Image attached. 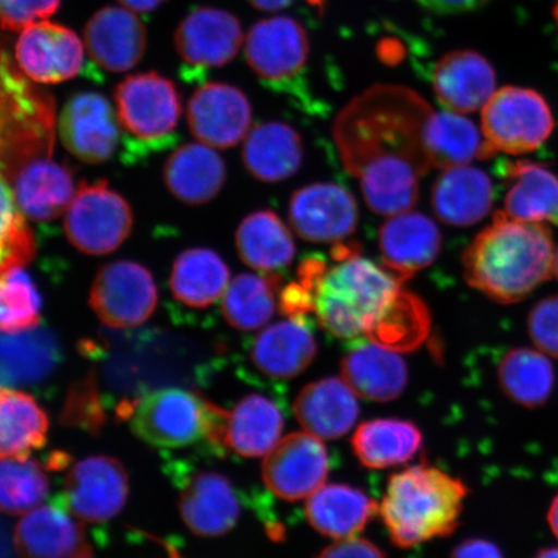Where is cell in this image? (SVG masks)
<instances>
[{
    "instance_id": "cell-1",
    "label": "cell",
    "mask_w": 558,
    "mask_h": 558,
    "mask_svg": "<svg viewBox=\"0 0 558 558\" xmlns=\"http://www.w3.org/2000/svg\"><path fill=\"white\" fill-rule=\"evenodd\" d=\"M434 109L414 90L375 86L355 97L333 123L341 162L360 180L375 214L410 211L418 199V180L430 169L425 144Z\"/></svg>"
},
{
    "instance_id": "cell-2",
    "label": "cell",
    "mask_w": 558,
    "mask_h": 558,
    "mask_svg": "<svg viewBox=\"0 0 558 558\" xmlns=\"http://www.w3.org/2000/svg\"><path fill=\"white\" fill-rule=\"evenodd\" d=\"M553 233L544 222L520 221L504 211L465 248V282L499 304L522 302L554 276Z\"/></svg>"
},
{
    "instance_id": "cell-3",
    "label": "cell",
    "mask_w": 558,
    "mask_h": 558,
    "mask_svg": "<svg viewBox=\"0 0 558 558\" xmlns=\"http://www.w3.org/2000/svg\"><path fill=\"white\" fill-rule=\"evenodd\" d=\"M332 262L306 257L300 264L298 281L310 291L313 314L324 330L344 340L367 337L402 290V282L361 254Z\"/></svg>"
},
{
    "instance_id": "cell-4",
    "label": "cell",
    "mask_w": 558,
    "mask_h": 558,
    "mask_svg": "<svg viewBox=\"0 0 558 558\" xmlns=\"http://www.w3.org/2000/svg\"><path fill=\"white\" fill-rule=\"evenodd\" d=\"M469 487L462 480L427 464L390 477L380 513L390 539L400 548L416 547L456 532Z\"/></svg>"
},
{
    "instance_id": "cell-5",
    "label": "cell",
    "mask_w": 558,
    "mask_h": 558,
    "mask_svg": "<svg viewBox=\"0 0 558 558\" xmlns=\"http://www.w3.org/2000/svg\"><path fill=\"white\" fill-rule=\"evenodd\" d=\"M120 415L155 448H186L204 438L218 448L225 446L227 411L184 389H159L122 403Z\"/></svg>"
},
{
    "instance_id": "cell-6",
    "label": "cell",
    "mask_w": 558,
    "mask_h": 558,
    "mask_svg": "<svg viewBox=\"0 0 558 558\" xmlns=\"http://www.w3.org/2000/svg\"><path fill=\"white\" fill-rule=\"evenodd\" d=\"M3 52L2 107H3V169L11 177L21 167L50 155L53 135V102L50 95L31 85L25 74Z\"/></svg>"
},
{
    "instance_id": "cell-7",
    "label": "cell",
    "mask_w": 558,
    "mask_h": 558,
    "mask_svg": "<svg viewBox=\"0 0 558 558\" xmlns=\"http://www.w3.org/2000/svg\"><path fill=\"white\" fill-rule=\"evenodd\" d=\"M481 129L494 155H526L553 135L555 120L544 97L534 89L508 86L495 93L481 114Z\"/></svg>"
},
{
    "instance_id": "cell-8",
    "label": "cell",
    "mask_w": 558,
    "mask_h": 558,
    "mask_svg": "<svg viewBox=\"0 0 558 558\" xmlns=\"http://www.w3.org/2000/svg\"><path fill=\"white\" fill-rule=\"evenodd\" d=\"M134 227L131 206L107 181H83L66 209L64 230L70 243L86 255H108L129 239Z\"/></svg>"
},
{
    "instance_id": "cell-9",
    "label": "cell",
    "mask_w": 558,
    "mask_h": 558,
    "mask_svg": "<svg viewBox=\"0 0 558 558\" xmlns=\"http://www.w3.org/2000/svg\"><path fill=\"white\" fill-rule=\"evenodd\" d=\"M158 290L150 271L134 262L105 265L94 279L89 305L104 325L131 329L155 313Z\"/></svg>"
},
{
    "instance_id": "cell-10",
    "label": "cell",
    "mask_w": 558,
    "mask_h": 558,
    "mask_svg": "<svg viewBox=\"0 0 558 558\" xmlns=\"http://www.w3.org/2000/svg\"><path fill=\"white\" fill-rule=\"evenodd\" d=\"M310 40L294 19L279 16L251 27L246 59L253 72L275 89L290 90L303 78Z\"/></svg>"
},
{
    "instance_id": "cell-11",
    "label": "cell",
    "mask_w": 558,
    "mask_h": 558,
    "mask_svg": "<svg viewBox=\"0 0 558 558\" xmlns=\"http://www.w3.org/2000/svg\"><path fill=\"white\" fill-rule=\"evenodd\" d=\"M122 129L142 142H159L172 134L181 116L173 83L158 73L130 75L114 94Z\"/></svg>"
},
{
    "instance_id": "cell-12",
    "label": "cell",
    "mask_w": 558,
    "mask_h": 558,
    "mask_svg": "<svg viewBox=\"0 0 558 558\" xmlns=\"http://www.w3.org/2000/svg\"><path fill=\"white\" fill-rule=\"evenodd\" d=\"M129 488L128 472L121 462L110 457H90L69 472L64 492L54 504L82 521L105 522L122 511Z\"/></svg>"
},
{
    "instance_id": "cell-13",
    "label": "cell",
    "mask_w": 558,
    "mask_h": 558,
    "mask_svg": "<svg viewBox=\"0 0 558 558\" xmlns=\"http://www.w3.org/2000/svg\"><path fill=\"white\" fill-rule=\"evenodd\" d=\"M330 472L329 451L320 438L292 434L279 441L263 463V480L278 498L296 501L323 487Z\"/></svg>"
},
{
    "instance_id": "cell-14",
    "label": "cell",
    "mask_w": 558,
    "mask_h": 558,
    "mask_svg": "<svg viewBox=\"0 0 558 558\" xmlns=\"http://www.w3.org/2000/svg\"><path fill=\"white\" fill-rule=\"evenodd\" d=\"M62 144L82 162L97 165L113 157L121 136V122L107 97L81 93L70 97L61 111Z\"/></svg>"
},
{
    "instance_id": "cell-15",
    "label": "cell",
    "mask_w": 558,
    "mask_h": 558,
    "mask_svg": "<svg viewBox=\"0 0 558 558\" xmlns=\"http://www.w3.org/2000/svg\"><path fill=\"white\" fill-rule=\"evenodd\" d=\"M290 222L303 240L338 243L359 226V205L345 187L333 183L306 185L292 194Z\"/></svg>"
},
{
    "instance_id": "cell-16",
    "label": "cell",
    "mask_w": 558,
    "mask_h": 558,
    "mask_svg": "<svg viewBox=\"0 0 558 558\" xmlns=\"http://www.w3.org/2000/svg\"><path fill=\"white\" fill-rule=\"evenodd\" d=\"M253 108L241 89L225 83H206L187 104V123L201 144L233 148L248 134Z\"/></svg>"
},
{
    "instance_id": "cell-17",
    "label": "cell",
    "mask_w": 558,
    "mask_h": 558,
    "mask_svg": "<svg viewBox=\"0 0 558 558\" xmlns=\"http://www.w3.org/2000/svg\"><path fill=\"white\" fill-rule=\"evenodd\" d=\"M15 56L27 78L47 85L74 78L85 62V50L76 34L48 21L27 26L21 33Z\"/></svg>"
},
{
    "instance_id": "cell-18",
    "label": "cell",
    "mask_w": 558,
    "mask_h": 558,
    "mask_svg": "<svg viewBox=\"0 0 558 558\" xmlns=\"http://www.w3.org/2000/svg\"><path fill=\"white\" fill-rule=\"evenodd\" d=\"M243 41L239 19L216 9H197L190 13L174 33V46L184 64L195 69L229 64Z\"/></svg>"
},
{
    "instance_id": "cell-19",
    "label": "cell",
    "mask_w": 558,
    "mask_h": 558,
    "mask_svg": "<svg viewBox=\"0 0 558 558\" xmlns=\"http://www.w3.org/2000/svg\"><path fill=\"white\" fill-rule=\"evenodd\" d=\"M379 248L383 267L403 283L436 262L442 235L428 216L407 211L389 216L384 222Z\"/></svg>"
},
{
    "instance_id": "cell-20",
    "label": "cell",
    "mask_w": 558,
    "mask_h": 558,
    "mask_svg": "<svg viewBox=\"0 0 558 558\" xmlns=\"http://www.w3.org/2000/svg\"><path fill=\"white\" fill-rule=\"evenodd\" d=\"M179 509L191 532L204 538L225 535L240 519L239 493L220 473L201 471L181 486Z\"/></svg>"
},
{
    "instance_id": "cell-21",
    "label": "cell",
    "mask_w": 558,
    "mask_h": 558,
    "mask_svg": "<svg viewBox=\"0 0 558 558\" xmlns=\"http://www.w3.org/2000/svg\"><path fill=\"white\" fill-rule=\"evenodd\" d=\"M430 75L432 87L439 104L446 110L459 114L483 109L497 86L490 62L474 51L444 54Z\"/></svg>"
},
{
    "instance_id": "cell-22",
    "label": "cell",
    "mask_w": 558,
    "mask_h": 558,
    "mask_svg": "<svg viewBox=\"0 0 558 558\" xmlns=\"http://www.w3.org/2000/svg\"><path fill=\"white\" fill-rule=\"evenodd\" d=\"M89 58L110 73H123L138 64L146 50L142 21L124 7H105L85 27Z\"/></svg>"
},
{
    "instance_id": "cell-23",
    "label": "cell",
    "mask_w": 558,
    "mask_h": 558,
    "mask_svg": "<svg viewBox=\"0 0 558 558\" xmlns=\"http://www.w3.org/2000/svg\"><path fill=\"white\" fill-rule=\"evenodd\" d=\"M12 181V197L20 211L38 222L60 218L75 195L72 171L48 157L21 167Z\"/></svg>"
},
{
    "instance_id": "cell-24",
    "label": "cell",
    "mask_w": 558,
    "mask_h": 558,
    "mask_svg": "<svg viewBox=\"0 0 558 558\" xmlns=\"http://www.w3.org/2000/svg\"><path fill=\"white\" fill-rule=\"evenodd\" d=\"M15 546L21 558H72L90 550L81 523L58 504L26 513L15 529Z\"/></svg>"
},
{
    "instance_id": "cell-25",
    "label": "cell",
    "mask_w": 558,
    "mask_h": 558,
    "mask_svg": "<svg viewBox=\"0 0 558 558\" xmlns=\"http://www.w3.org/2000/svg\"><path fill=\"white\" fill-rule=\"evenodd\" d=\"M296 418L308 434L335 439L348 434L360 415L354 390L344 379L326 378L308 384L294 403Z\"/></svg>"
},
{
    "instance_id": "cell-26",
    "label": "cell",
    "mask_w": 558,
    "mask_h": 558,
    "mask_svg": "<svg viewBox=\"0 0 558 558\" xmlns=\"http://www.w3.org/2000/svg\"><path fill=\"white\" fill-rule=\"evenodd\" d=\"M305 320L289 318L257 335L250 357L260 373L269 378L291 379L311 366L318 347Z\"/></svg>"
},
{
    "instance_id": "cell-27",
    "label": "cell",
    "mask_w": 558,
    "mask_h": 558,
    "mask_svg": "<svg viewBox=\"0 0 558 558\" xmlns=\"http://www.w3.org/2000/svg\"><path fill=\"white\" fill-rule=\"evenodd\" d=\"M341 375L355 395L375 402L399 399L409 380L408 366L400 355L372 340L344 355Z\"/></svg>"
},
{
    "instance_id": "cell-28",
    "label": "cell",
    "mask_w": 558,
    "mask_h": 558,
    "mask_svg": "<svg viewBox=\"0 0 558 558\" xmlns=\"http://www.w3.org/2000/svg\"><path fill=\"white\" fill-rule=\"evenodd\" d=\"M494 186L487 173L471 166L439 174L432 191V207L445 225L466 228L492 211Z\"/></svg>"
},
{
    "instance_id": "cell-29",
    "label": "cell",
    "mask_w": 558,
    "mask_h": 558,
    "mask_svg": "<svg viewBox=\"0 0 558 558\" xmlns=\"http://www.w3.org/2000/svg\"><path fill=\"white\" fill-rule=\"evenodd\" d=\"M163 177L174 198L185 205L201 206L220 193L226 184L227 167L211 146L186 144L167 159Z\"/></svg>"
},
{
    "instance_id": "cell-30",
    "label": "cell",
    "mask_w": 558,
    "mask_h": 558,
    "mask_svg": "<svg viewBox=\"0 0 558 558\" xmlns=\"http://www.w3.org/2000/svg\"><path fill=\"white\" fill-rule=\"evenodd\" d=\"M508 183L504 213L514 220L558 226V179L546 166L514 160L501 166Z\"/></svg>"
},
{
    "instance_id": "cell-31",
    "label": "cell",
    "mask_w": 558,
    "mask_h": 558,
    "mask_svg": "<svg viewBox=\"0 0 558 558\" xmlns=\"http://www.w3.org/2000/svg\"><path fill=\"white\" fill-rule=\"evenodd\" d=\"M379 509L360 488L345 484L324 485L305 504L311 526L338 541L359 535Z\"/></svg>"
},
{
    "instance_id": "cell-32",
    "label": "cell",
    "mask_w": 558,
    "mask_h": 558,
    "mask_svg": "<svg viewBox=\"0 0 558 558\" xmlns=\"http://www.w3.org/2000/svg\"><path fill=\"white\" fill-rule=\"evenodd\" d=\"M304 158L302 136L291 125L268 122L256 125L244 140L246 170L264 183H278L299 171Z\"/></svg>"
},
{
    "instance_id": "cell-33",
    "label": "cell",
    "mask_w": 558,
    "mask_h": 558,
    "mask_svg": "<svg viewBox=\"0 0 558 558\" xmlns=\"http://www.w3.org/2000/svg\"><path fill=\"white\" fill-rule=\"evenodd\" d=\"M283 427V414L275 401L259 393L250 395L228 413L225 446L241 457L268 456Z\"/></svg>"
},
{
    "instance_id": "cell-34",
    "label": "cell",
    "mask_w": 558,
    "mask_h": 558,
    "mask_svg": "<svg viewBox=\"0 0 558 558\" xmlns=\"http://www.w3.org/2000/svg\"><path fill=\"white\" fill-rule=\"evenodd\" d=\"M235 247L247 267L277 274L294 260L295 242L290 229L274 211L262 209L244 218L236 229Z\"/></svg>"
},
{
    "instance_id": "cell-35",
    "label": "cell",
    "mask_w": 558,
    "mask_h": 558,
    "mask_svg": "<svg viewBox=\"0 0 558 558\" xmlns=\"http://www.w3.org/2000/svg\"><path fill=\"white\" fill-rule=\"evenodd\" d=\"M230 270L219 254L209 248H191L172 265L170 289L174 299L194 310H205L225 296Z\"/></svg>"
},
{
    "instance_id": "cell-36",
    "label": "cell",
    "mask_w": 558,
    "mask_h": 558,
    "mask_svg": "<svg viewBox=\"0 0 558 558\" xmlns=\"http://www.w3.org/2000/svg\"><path fill=\"white\" fill-rule=\"evenodd\" d=\"M423 445L421 429L403 418H375L361 424L352 438V449L369 470H386L408 463Z\"/></svg>"
},
{
    "instance_id": "cell-37",
    "label": "cell",
    "mask_w": 558,
    "mask_h": 558,
    "mask_svg": "<svg viewBox=\"0 0 558 558\" xmlns=\"http://www.w3.org/2000/svg\"><path fill=\"white\" fill-rule=\"evenodd\" d=\"M425 144L430 166L442 171L495 156L477 125L453 111L432 114Z\"/></svg>"
},
{
    "instance_id": "cell-38",
    "label": "cell",
    "mask_w": 558,
    "mask_h": 558,
    "mask_svg": "<svg viewBox=\"0 0 558 558\" xmlns=\"http://www.w3.org/2000/svg\"><path fill=\"white\" fill-rule=\"evenodd\" d=\"M48 422L45 410L32 396L15 388L0 395V453L2 458H29L47 442Z\"/></svg>"
},
{
    "instance_id": "cell-39",
    "label": "cell",
    "mask_w": 558,
    "mask_h": 558,
    "mask_svg": "<svg viewBox=\"0 0 558 558\" xmlns=\"http://www.w3.org/2000/svg\"><path fill=\"white\" fill-rule=\"evenodd\" d=\"M501 390L514 403L536 409L547 403L554 392V365L541 351L515 348L505 354L498 366Z\"/></svg>"
},
{
    "instance_id": "cell-40",
    "label": "cell",
    "mask_w": 558,
    "mask_h": 558,
    "mask_svg": "<svg viewBox=\"0 0 558 558\" xmlns=\"http://www.w3.org/2000/svg\"><path fill=\"white\" fill-rule=\"evenodd\" d=\"M59 361L58 343L46 331L4 333L2 384L5 388L44 381Z\"/></svg>"
},
{
    "instance_id": "cell-41",
    "label": "cell",
    "mask_w": 558,
    "mask_h": 558,
    "mask_svg": "<svg viewBox=\"0 0 558 558\" xmlns=\"http://www.w3.org/2000/svg\"><path fill=\"white\" fill-rule=\"evenodd\" d=\"M279 283L278 274L235 277L222 296L221 310L227 323L244 332L262 329L276 312Z\"/></svg>"
},
{
    "instance_id": "cell-42",
    "label": "cell",
    "mask_w": 558,
    "mask_h": 558,
    "mask_svg": "<svg viewBox=\"0 0 558 558\" xmlns=\"http://www.w3.org/2000/svg\"><path fill=\"white\" fill-rule=\"evenodd\" d=\"M430 330L427 306L401 290L367 333V339L393 352H410L423 343Z\"/></svg>"
},
{
    "instance_id": "cell-43",
    "label": "cell",
    "mask_w": 558,
    "mask_h": 558,
    "mask_svg": "<svg viewBox=\"0 0 558 558\" xmlns=\"http://www.w3.org/2000/svg\"><path fill=\"white\" fill-rule=\"evenodd\" d=\"M50 490L47 474L31 458H2L0 466V506L11 515L29 513Z\"/></svg>"
},
{
    "instance_id": "cell-44",
    "label": "cell",
    "mask_w": 558,
    "mask_h": 558,
    "mask_svg": "<svg viewBox=\"0 0 558 558\" xmlns=\"http://www.w3.org/2000/svg\"><path fill=\"white\" fill-rule=\"evenodd\" d=\"M39 292L24 267L2 271L0 327L3 333L34 330L40 323Z\"/></svg>"
},
{
    "instance_id": "cell-45",
    "label": "cell",
    "mask_w": 558,
    "mask_h": 558,
    "mask_svg": "<svg viewBox=\"0 0 558 558\" xmlns=\"http://www.w3.org/2000/svg\"><path fill=\"white\" fill-rule=\"evenodd\" d=\"M21 214L12 194L10 198L3 186L2 271L24 267L35 253L32 229Z\"/></svg>"
},
{
    "instance_id": "cell-46",
    "label": "cell",
    "mask_w": 558,
    "mask_h": 558,
    "mask_svg": "<svg viewBox=\"0 0 558 558\" xmlns=\"http://www.w3.org/2000/svg\"><path fill=\"white\" fill-rule=\"evenodd\" d=\"M104 414L99 390L93 376H88L70 390L62 410V422L97 434L102 427Z\"/></svg>"
},
{
    "instance_id": "cell-47",
    "label": "cell",
    "mask_w": 558,
    "mask_h": 558,
    "mask_svg": "<svg viewBox=\"0 0 558 558\" xmlns=\"http://www.w3.org/2000/svg\"><path fill=\"white\" fill-rule=\"evenodd\" d=\"M527 330L538 351L558 359V295L543 299L533 306Z\"/></svg>"
},
{
    "instance_id": "cell-48",
    "label": "cell",
    "mask_w": 558,
    "mask_h": 558,
    "mask_svg": "<svg viewBox=\"0 0 558 558\" xmlns=\"http://www.w3.org/2000/svg\"><path fill=\"white\" fill-rule=\"evenodd\" d=\"M61 0H0L4 31L23 32L27 26L54 15Z\"/></svg>"
},
{
    "instance_id": "cell-49",
    "label": "cell",
    "mask_w": 558,
    "mask_h": 558,
    "mask_svg": "<svg viewBox=\"0 0 558 558\" xmlns=\"http://www.w3.org/2000/svg\"><path fill=\"white\" fill-rule=\"evenodd\" d=\"M317 558H387L374 543L357 538L341 539L331 544Z\"/></svg>"
},
{
    "instance_id": "cell-50",
    "label": "cell",
    "mask_w": 558,
    "mask_h": 558,
    "mask_svg": "<svg viewBox=\"0 0 558 558\" xmlns=\"http://www.w3.org/2000/svg\"><path fill=\"white\" fill-rule=\"evenodd\" d=\"M417 2L439 15H458V13L478 10L488 0H417Z\"/></svg>"
},
{
    "instance_id": "cell-51",
    "label": "cell",
    "mask_w": 558,
    "mask_h": 558,
    "mask_svg": "<svg viewBox=\"0 0 558 558\" xmlns=\"http://www.w3.org/2000/svg\"><path fill=\"white\" fill-rule=\"evenodd\" d=\"M451 558H505L498 546L485 539H469L453 549Z\"/></svg>"
},
{
    "instance_id": "cell-52",
    "label": "cell",
    "mask_w": 558,
    "mask_h": 558,
    "mask_svg": "<svg viewBox=\"0 0 558 558\" xmlns=\"http://www.w3.org/2000/svg\"><path fill=\"white\" fill-rule=\"evenodd\" d=\"M124 9L134 12H150L166 2V0H118Z\"/></svg>"
},
{
    "instance_id": "cell-53",
    "label": "cell",
    "mask_w": 558,
    "mask_h": 558,
    "mask_svg": "<svg viewBox=\"0 0 558 558\" xmlns=\"http://www.w3.org/2000/svg\"><path fill=\"white\" fill-rule=\"evenodd\" d=\"M257 10L278 11L290 5L294 0H248Z\"/></svg>"
},
{
    "instance_id": "cell-54",
    "label": "cell",
    "mask_w": 558,
    "mask_h": 558,
    "mask_svg": "<svg viewBox=\"0 0 558 558\" xmlns=\"http://www.w3.org/2000/svg\"><path fill=\"white\" fill-rule=\"evenodd\" d=\"M548 522H549L550 529H553V532L557 536V539H558V495L553 500V504H550L549 511H548Z\"/></svg>"
},
{
    "instance_id": "cell-55",
    "label": "cell",
    "mask_w": 558,
    "mask_h": 558,
    "mask_svg": "<svg viewBox=\"0 0 558 558\" xmlns=\"http://www.w3.org/2000/svg\"><path fill=\"white\" fill-rule=\"evenodd\" d=\"M534 558H558V548L542 549Z\"/></svg>"
},
{
    "instance_id": "cell-56",
    "label": "cell",
    "mask_w": 558,
    "mask_h": 558,
    "mask_svg": "<svg viewBox=\"0 0 558 558\" xmlns=\"http://www.w3.org/2000/svg\"><path fill=\"white\" fill-rule=\"evenodd\" d=\"M160 543H162V546L166 548L167 555H169V558H185V557L181 556V554L179 553V549L171 546V544L165 543V542H160Z\"/></svg>"
},
{
    "instance_id": "cell-57",
    "label": "cell",
    "mask_w": 558,
    "mask_h": 558,
    "mask_svg": "<svg viewBox=\"0 0 558 558\" xmlns=\"http://www.w3.org/2000/svg\"><path fill=\"white\" fill-rule=\"evenodd\" d=\"M554 275L558 278V250L555 254Z\"/></svg>"
},
{
    "instance_id": "cell-58",
    "label": "cell",
    "mask_w": 558,
    "mask_h": 558,
    "mask_svg": "<svg viewBox=\"0 0 558 558\" xmlns=\"http://www.w3.org/2000/svg\"><path fill=\"white\" fill-rule=\"evenodd\" d=\"M72 558H94L93 550H89V553L81 554L78 556H74Z\"/></svg>"
},
{
    "instance_id": "cell-59",
    "label": "cell",
    "mask_w": 558,
    "mask_h": 558,
    "mask_svg": "<svg viewBox=\"0 0 558 558\" xmlns=\"http://www.w3.org/2000/svg\"><path fill=\"white\" fill-rule=\"evenodd\" d=\"M555 17H556L557 23H558V3H557V5L555 7Z\"/></svg>"
}]
</instances>
